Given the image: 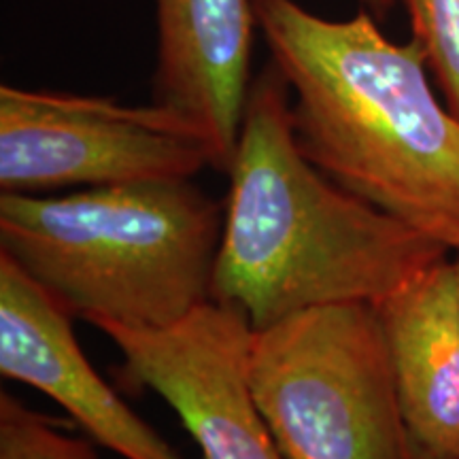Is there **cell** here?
<instances>
[{"instance_id": "obj_4", "label": "cell", "mask_w": 459, "mask_h": 459, "mask_svg": "<svg viewBox=\"0 0 459 459\" xmlns=\"http://www.w3.org/2000/svg\"><path fill=\"white\" fill-rule=\"evenodd\" d=\"M247 385L285 459H417L375 304L251 330Z\"/></svg>"}, {"instance_id": "obj_6", "label": "cell", "mask_w": 459, "mask_h": 459, "mask_svg": "<svg viewBox=\"0 0 459 459\" xmlns=\"http://www.w3.org/2000/svg\"><path fill=\"white\" fill-rule=\"evenodd\" d=\"M122 353V377L160 395L204 459H285L247 385L251 324L215 300L164 330L96 325Z\"/></svg>"}, {"instance_id": "obj_9", "label": "cell", "mask_w": 459, "mask_h": 459, "mask_svg": "<svg viewBox=\"0 0 459 459\" xmlns=\"http://www.w3.org/2000/svg\"><path fill=\"white\" fill-rule=\"evenodd\" d=\"M417 459H459V283L451 257L375 304Z\"/></svg>"}, {"instance_id": "obj_1", "label": "cell", "mask_w": 459, "mask_h": 459, "mask_svg": "<svg viewBox=\"0 0 459 459\" xmlns=\"http://www.w3.org/2000/svg\"><path fill=\"white\" fill-rule=\"evenodd\" d=\"M228 175L211 300L254 330L315 307L378 304L451 254L304 156L273 62L251 82Z\"/></svg>"}, {"instance_id": "obj_5", "label": "cell", "mask_w": 459, "mask_h": 459, "mask_svg": "<svg viewBox=\"0 0 459 459\" xmlns=\"http://www.w3.org/2000/svg\"><path fill=\"white\" fill-rule=\"evenodd\" d=\"M217 152L175 108L100 96L0 88V194L189 181Z\"/></svg>"}, {"instance_id": "obj_13", "label": "cell", "mask_w": 459, "mask_h": 459, "mask_svg": "<svg viewBox=\"0 0 459 459\" xmlns=\"http://www.w3.org/2000/svg\"><path fill=\"white\" fill-rule=\"evenodd\" d=\"M453 266H455V273H457V283H459V251L455 254V257H453Z\"/></svg>"}, {"instance_id": "obj_3", "label": "cell", "mask_w": 459, "mask_h": 459, "mask_svg": "<svg viewBox=\"0 0 459 459\" xmlns=\"http://www.w3.org/2000/svg\"><path fill=\"white\" fill-rule=\"evenodd\" d=\"M221 228L189 181L0 194V251L94 328L164 330L211 302Z\"/></svg>"}, {"instance_id": "obj_10", "label": "cell", "mask_w": 459, "mask_h": 459, "mask_svg": "<svg viewBox=\"0 0 459 459\" xmlns=\"http://www.w3.org/2000/svg\"><path fill=\"white\" fill-rule=\"evenodd\" d=\"M0 459H96L82 438L28 409L13 395H0Z\"/></svg>"}, {"instance_id": "obj_7", "label": "cell", "mask_w": 459, "mask_h": 459, "mask_svg": "<svg viewBox=\"0 0 459 459\" xmlns=\"http://www.w3.org/2000/svg\"><path fill=\"white\" fill-rule=\"evenodd\" d=\"M73 317L0 251V372L62 406L96 443L124 459H183L102 378Z\"/></svg>"}, {"instance_id": "obj_8", "label": "cell", "mask_w": 459, "mask_h": 459, "mask_svg": "<svg viewBox=\"0 0 459 459\" xmlns=\"http://www.w3.org/2000/svg\"><path fill=\"white\" fill-rule=\"evenodd\" d=\"M153 99L206 132L228 172L251 90L254 0H156Z\"/></svg>"}, {"instance_id": "obj_12", "label": "cell", "mask_w": 459, "mask_h": 459, "mask_svg": "<svg viewBox=\"0 0 459 459\" xmlns=\"http://www.w3.org/2000/svg\"><path fill=\"white\" fill-rule=\"evenodd\" d=\"M364 3V7L370 11V13L375 15H387L389 11L394 9L395 0H361Z\"/></svg>"}, {"instance_id": "obj_11", "label": "cell", "mask_w": 459, "mask_h": 459, "mask_svg": "<svg viewBox=\"0 0 459 459\" xmlns=\"http://www.w3.org/2000/svg\"><path fill=\"white\" fill-rule=\"evenodd\" d=\"M412 39L426 51L446 107L459 117V0H404Z\"/></svg>"}, {"instance_id": "obj_2", "label": "cell", "mask_w": 459, "mask_h": 459, "mask_svg": "<svg viewBox=\"0 0 459 459\" xmlns=\"http://www.w3.org/2000/svg\"><path fill=\"white\" fill-rule=\"evenodd\" d=\"M290 88L302 153L332 181L459 251V117L436 99L415 39L372 13L325 20L298 0H254Z\"/></svg>"}]
</instances>
